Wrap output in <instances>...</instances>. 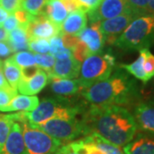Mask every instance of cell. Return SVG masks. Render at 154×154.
<instances>
[{"label":"cell","instance_id":"ee69618b","mask_svg":"<svg viewBox=\"0 0 154 154\" xmlns=\"http://www.w3.org/2000/svg\"><path fill=\"white\" fill-rule=\"evenodd\" d=\"M10 15L6 11H5L2 7H0V26H2V24L5 22L6 19L8 18Z\"/></svg>","mask_w":154,"mask_h":154},{"label":"cell","instance_id":"7bdbcfd3","mask_svg":"<svg viewBox=\"0 0 154 154\" xmlns=\"http://www.w3.org/2000/svg\"><path fill=\"white\" fill-rule=\"evenodd\" d=\"M88 145V144H87ZM86 154H105L102 151H100L99 149L95 147L94 146L92 145H88V150H87V153Z\"/></svg>","mask_w":154,"mask_h":154},{"label":"cell","instance_id":"603a6c76","mask_svg":"<svg viewBox=\"0 0 154 154\" xmlns=\"http://www.w3.org/2000/svg\"><path fill=\"white\" fill-rule=\"evenodd\" d=\"M144 60H145V49L140 51V56L138 58L132 63L129 64H122L121 68L125 69L131 75L135 77L138 80H140L144 84L148 82L146 73L144 71Z\"/></svg>","mask_w":154,"mask_h":154},{"label":"cell","instance_id":"d590c367","mask_svg":"<svg viewBox=\"0 0 154 154\" xmlns=\"http://www.w3.org/2000/svg\"><path fill=\"white\" fill-rule=\"evenodd\" d=\"M62 33V32H61ZM62 39H63V46L66 48L72 51L76 45L78 41L80 40L79 36H75L71 34H67V33H62Z\"/></svg>","mask_w":154,"mask_h":154},{"label":"cell","instance_id":"5bb4252c","mask_svg":"<svg viewBox=\"0 0 154 154\" xmlns=\"http://www.w3.org/2000/svg\"><path fill=\"white\" fill-rule=\"evenodd\" d=\"M88 17L86 12L79 9L69 13L61 27V32L67 34L79 36L80 33L87 28Z\"/></svg>","mask_w":154,"mask_h":154},{"label":"cell","instance_id":"44dd1931","mask_svg":"<svg viewBox=\"0 0 154 154\" xmlns=\"http://www.w3.org/2000/svg\"><path fill=\"white\" fill-rule=\"evenodd\" d=\"M28 34L26 29L20 27L8 33V42L11 45L13 52L28 50Z\"/></svg>","mask_w":154,"mask_h":154},{"label":"cell","instance_id":"7a4b0ae2","mask_svg":"<svg viewBox=\"0 0 154 154\" xmlns=\"http://www.w3.org/2000/svg\"><path fill=\"white\" fill-rule=\"evenodd\" d=\"M81 93L92 105L128 106L140 98L137 83L122 68L105 81L82 89Z\"/></svg>","mask_w":154,"mask_h":154},{"label":"cell","instance_id":"7dc6e473","mask_svg":"<svg viewBox=\"0 0 154 154\" xmlns=\"http://www.w3.org/2000/svg\"><path fill=\"white\" fill-rule=\"evenodd\" d=\"M2 69H3V63L0 60V70H2Z\"/></svg>","mask_w":154,"mask_h":154},{"label":"cell","instance_id":"1f68e13d","mask_svg":"<svg viewBox=\"0 0 154 154\" xmlns=\"http://www.w3.org/2000/svg\"><path fill=\"white\" fill-rule=\"evenodd\" d=\"M17 95V90H15L12 88L9 89L0 88V109L9 105L13 98Z\"/></svg>","mask_w":154,"mask_h":154},{"label":"cell","instance_id":"c3c4849f","mask_svg":"<svg viewBox=\"0 0 154 154\" xmlns=\"http://www.w3.org/2000/svg\"><path fill=\"white\" fill-rule=\"evenodd\" d=\"M153 82H154V81H153Z\"/></svg>","mask_w":154,"mask_h":154},{"label":"cell","instance_id":"74e56055","mask_svg":"<svg viewBox=\"0 0 154 154\" xmlns=\"http://www.w3.org/2000/svg\"><path fill=\"white\" fill-rule=\"evenodd\" d=\"M101 1L102 0H78L82 10H83L86 13L96 9L101 3Z\"/></svg>","mask_w":154,"mask_h":154},{"label":"cell","instance_id":"836d02e7","mask_svg":"<svg viewBox=\"0 0 154 154\" xmlns=\"http://www.w3.org/2000/svg\"><path fill=\"white\" fill-rule=\"evenodd\" d=\"M14 16L16 17L17 21L19 22L20 28H24L26 30H27L29 22H31V20H32V18L33 17L32 15H30L29 13H28L27 11L22 10V9H20V10L16 11L14 13Z\"/></svg>","mask_w":154,"mask_h":154},{"label":"cell","instance_id":"9c48e42d","mask_svg":"<svg viewBox=\"0 0 154 154\" xmlns=\"http://www.w3.org/2000/svg\"><path fill=\"white\" fill-rule=\"evenodd\" d=\"M28 38H51L61 33V28L50 21L42 13L33 16L27 28Z\"/></svg>","mask_w":154,"mask_h":154},{"label":"cell","instance_id":"3957f363","mask_svg":"<svg viewBox=\"0 0 154 154\" xmlns=\"http://www.w3.org/2000/svg\"><path fill=\"white\" fill-rule=\"evenodd\" d=\"M154 43V14L135 18L116 39L114 45L124 51L148 49Z\"/></svg>","mask_w":154,"mask_h":154},{"label":"cell","instance_id":"f35d334b","mask_svg":"<svg viewBox=\"0 0 154 154\" xmlns=\"http://www.w3.org/2000/svg\"><path fill=\"white\" fill-rule=\"evenodd\" d=\"M40 69L36 64L33 66H28L26 68H22V78L24 80H28L30 78L34 76L38 72Z\"/></svg>","mask_w":154,"mask_h":154},{"label":"cell","instance_id":"83f0119b","mask_svg":"<svg viewBox=\"0 0 154 154\" xmlns=\"http://www.w3.org/2000/svg\"><path fill=\"white\" fill-rule=\"evenodd\" d=\"M34 58L36 65L46 73L51 71L55 64V57L51 54H34Z\"/></svg>","mask_w":154,"mask_h":154},{"label":"cell","instance_id":"681fc988","mask_svg":"<svg viewBox=\"0 0 154 154\" xmlns=\"http://www.w3.org/2000/svg\"><path fill=\"white\" fill-rule=\"evenodd\" d=\"M0 116H1V115H0Z\"/></svg>","mask_w":154,"mask_h":154},{"label":"cell","instance_id":"2e32d148","mask_svg":"<svg viewBox=\"0 0 154 154\" xmlns=\"http://www.w3.org/2000/svg\"><path fill=\"white\" fill-rule=\"evenodd\" d=\"M51 90L56 97L68 98L75 95L82 88L78 80L72 79H61V78H50Z\"/></svg>","mask_w":154,"mask_h":154},{"label":"cell","instance_id":"5b68a950","mask_svg":"<svg viewBox=\"0 0 154 154\" xmlns=\"http://www.w3.org/2000/svg\"><path fill=\"white\" fill-rule=\"evenodd\" d=\"M31 126L42 130L63 143L70 142L80 136L88 135V131L84 122L77 117L51 118L41 124Z\"/></svg>","mask_w":154,"mask_h":154},{"label":"cell","instance_id":"8d00e7d4","mask_svg":"<svg viewBox=\"0 0 154 154\" xmlns=\"http://www.w3.org/2000/svg\"><path fill=\"white\" fill-rule=\"evenodd\" d=\"M2 27L4 28V29L5 30L7 33H10L12 30L19 28L20 25H19V22L17 21L16 17L14 16V14H11L8 17V18L5 21V22L2 24Z\"/></svg>","mask_w":154,"mask_h":154},{"label":"cell","instance_id":"30bf717a","mask_svg":"<svg viewBox=\"0 0 154 154\" xmlns=\"http://www.w3.org/2000/svg\"><path fill=\"white\" fill-rule=\"evenodd\" d=\"M100 22L91 23L79 35L80 40L88 46L90 55L99 54L104 51L105 40L99 29Z\"/></svg>","mask_w":154,"mask_h":154},{"label":"cell","instance_id":"4316f807","mask_svg":"<svg viewBox=\"0 0 154 154\" xmlns=\"http://www.w3.org/2000/svg\"><path fill=\"white\" fill-rule=\"evenodd\" d=\"M11 58L22 69L28 66H33V65L36 64L34 55L30 51H18L16 54L12 56Z\"/></svg>","mask_w":154,"mask_h":154},{"label":"cell","instance_id":"b9f144b4","mask_svg":"<svg viewBox=\"0 0 154 154\" xmlns=\"http://www.w3.org/2000/svg\"><path fill=\"white\" fill-rule=\"evenodd\" d=\"M0 88H5V89L11 88L8 82L6 81L5 75H4V72L2 71V70H0Z\"/></svg>","mask_w":154,"mask_h":154},{"label":"cell","instance_id":"d6a6232c","mask_svg":"<svg viewBox=\"0 0 154 154\" xmlns=\"http://www.w3.org/2000/svg\"><path fill=\"white\" fill-rule=\"evenodd\" d=\"M64 49H65V47L63 46V44L62 33L51 38V40H50V52H51V55L54 57L56 54H57L58 52H60Z\"/></svg>","mask_w":154,"mask_h":154},{"label":"cell","instance_id":"7402d4cb","mask_svg":"<svg viewBox=\"0 0 154 154\" xmlns=\"http://www.w3.org/2000/svg\"><path fill=\"white\" fill-rule=\"evenodd\" d=\"M4 75L9 85L15 90H17V86L22 78L21 68L12 60V58H7L4 63Z\"/></svg>","mask_w":154,"mask_h":154},{"label":"cell","instance_id":"277c9868","mask_svg":"<svg viewBox=\"0 0 154 154\" xmlns=\"http://www.w3.org/2000/svg\"><path fill=\"white\" fill-rule=\"evenodd\" d=\"M116 66V58L110 52L89 55L81 65L78 82L82 89L105 81L110 76Z\"/></svg>","mask_w":154,"mask_h":154},{"label":"cell","instance_id":"e0dca14e","mask_svg":"<svg viewBox=\"0 0 154 154\" xmlns=\"http://www.w3.org/2000/svg\"><path fill=\"white\" fill-rule=\"evenodd\" d=\"M124 154H154V137L139 134L122 148Z\"/></svg>","mask_w":154,"mask_h":154},{"label":"cell","instance_id":"484cf974","mask_svg":"<svg viewBox=\"0 0 154 154\" xmlns=\"http://www.w3.org/2000/svg\"><path fill=\"white\" fill-rule=\"evenodd\" d=\"M13 123L14 121L11 119L10 114L0 116V152L9 136Z\"/></svg>","mask_w":154,"mask_h":154},{"label":"cell","instance_id":"f546056e","mask_svg":"<svg viewBox=\"0 0 154 154\" xmlns=\"http://www.w3.org/2000/svg\"><path fill=\"white\" fill-rule=\"evenodd\" d=\"M144 71L147 80L150 81L154 77V55L149 49H145V60H144Z\"/></svg>","mask_w":154,"mask_h":154},{"label":"cell","instance_id":"cb8c5ba5","mask_svg":"<svg viewBox=\"0 0 154 154\" xmlns=\"http://www.w3.org/2000/svg\"><path fill=\"white\" fill-rule=\"evenodd\" d=\"M28 49L37 54H46L50 52V42L45 38H28Z\"/></svg>","mask_w":154,"mask_h":154},{"label":"cell","instance_id":"ac0fdd59","mask_svg":"<svg viewBox=\"0 0 154 154\" xmlns=\"http://www.w3.org/2000/svg\"><path fill=\"white\" fill-rule=\"evenodd\" d=\"M41 13L61 28L69 12L62 0H47Z\"/></svg>","mask_w":154,"mask_h":154},{"label":"cell","instance_id":"d4e9b609","mask_svg":"<svg viewBox=\"0 0 154 154\" xmlns=\"http://www.w3.org/2000/svg\"><path fill=\"white\" fill-rule=\"evenodd\" d=\"M47 0H21V7L32 16L39 15Z\"/></svg>","mask_w":154,"mask_h":154},{"label":"cell","instance_id":"4fadbf2b","mask_svg":"<svg viewBox=\"0 0 154 154\" xmlns=\"http://www.w3.org/2000/svg\"><path fill=\"white\" fill-rule=\"evenodd\" d=\"M134 119L137 126L146 133L154 136V105L139 103L134 107Z\"/></svg>","mask_w":154,"mask_h":154},{"label":"cell","instance_id":"bcb514c9","mask_svg":"<svg viewBox=\"0 0 154 154\" xmlns=\"http://www.w3.org/2000/svg\"><path fill=\"white\" fill-rule=\"evenodd\" d=\"M148 14H154V0H150L148 4Z\"/></svg>","mask_w":154,"mask_h":154},{"label":"cell","instance_id":"8fae6325","mask_svg":"<svg viewBox=\"0 0 154 154\" xmlns=\"http://www.w3.org/2000/svg\"><path fill=\"white\" fill-rule=\"evenodd\" d=\"M81 65L82 63L71 56L64 59L57 60L52 69L46 74L50 78L75 79L80 75Z\"/></svg>","mask_w":154,"mask_h":154},{"label":"cell","instance_id":"e575fe53","mask_svg":"<svg viewBox=\"0 0 154 154\" xmlns=\"http://www.w3.org/2000/svg\"><path fill=\"white\" fill-rule=\"evenodd\" d=\"M0 5L9 14H14L21 7V0H0Z\"/></svg>","mask_w":154,"mask_h":154},{"label":"cell","instance_id":"f6af8a7d","mask_svg":"<svg viewBox=\"0 0 154 154\" xmlns=\"http://www.w3.org/2000/svg\"><path fill=\"white\" fill-rule=\"evenodd\" d=\"M5 40H8V33L2 26H0V41H5Z\"/></svg>","mask_w":154,"mask_h":154},{"label":"cell","instance_id":"4dcf8cb0","mask_svg":"<svg viewBox=\"0 0 154 154\" xmlns=\"http://www.w3.org/2000/svg\"><path fill=\"white\" fill-rule=\"evenodd\" d=\"M72 55L75 60L82 63L90 55V52L88 51V46L82 40H79L75 48L72 50Z\"/></svg>","mask_w":154,"mask_h":154},{"label":"cell","instance_id":"ffe728a7","mask_svg":"<svg viewBox=\"0 0 154 154\" xmlns=\"http://www.w3.org/2000/svg\"><path fill=\"white\" fill-rule=\"evenodd\" d=\"M82 140L86 144L94 146L105 154H123L119 146L110 143V141L101 137L97 133H92L83 138Z\"/></svg>","mask_w":154,"mask_h":154},{"label":"cell","instance_id":"60d3db41","mask_svg":"<svg viewBox=\"0 0 154 154\" xmlns=\"http://www.w3.org/2000/svg\"><path fill=\"white\" fill-rule=\"evenodd\" d=\"M63 5L65 6L68 12H72V11H76L79 9H82L78 0H62Z\"/></svg>","mask_w":154,"mask_h":154},{"label":"cell","instance_id":"7c38bea8","mask_svg":"<svg viewBox=\"0 0 154 154\" xmlns=\"http://www.w3.org/2000/svg\"><path fill=\"white\" fill-rule=\"evenodd\" d=\"M0 154H27L23 140L22 127L17 122H14L11 132Z\"/></svg>","mask_w":154,"mask_h":154},{"label":"cell","instance_id":"52a82bcc","mask_svg":"<svg viewBox=\"0 0 154 154\" xmlns=\"http://www.w3.org/2000/svg\"><path fill=\"white\" fill-rule=\"evenodd\" d=\"M126 13L133 14L127 0H102L96 9L88 11V15L90 23H94L114 18Z\"/></svg>","mask_w":154,"mask_h":154},{"label":"cell","instance_id":"d6986e66","mask_svg":"<svg viewBox=\"0 0 154 154\" xmlns=\"http://www.w3.org/2000/svg\"><path fill=\"white\" fill-rule=\"evenodd\" d=\"M39 104L38 97L27 96V95H17L10 102V104L0 109L1 111H17L25 110L32 111Z\"/></svg>","mask_w":154,"mask_h":154},{"label":"cell","instance_id":"f1b7e54d","mask_svg":"<svg viewBox=\"0 0 154 154\" xmlns=\"http://www.w3.org/2000/svg\"><path fill=\"white\" fill-rule=\"evenodd\" d=\"M150 0H127L130 10L137 17L148 14V4Z\"/></svg>","mask_w":154,"mask_h":154},{"label":"cell","instance_id":"ab89813d","mask_svg":"<svg viewBox=\"0 0 154 154\" xmlns=\"http://www.w3.org/2000/svg\"><path fill=\"white\" fill-rule=\"evenodd\" d=\"M13 52V50L11 48V45L8 42V40L5 41H0V57H6L11 55Z\"/></svg>","mask_w":154,"mask_h":154},{"label":"cell","instance_id":"9a60e30c","mask_svg":"<svg viewBox=\"0 0 154 154\" xmlns=\"http://www.w3.org/2000/svg\"><path fill=\"white\" fill-rule=\"evenodd\" d=\"M48 83V75L43 69L38 72L32 78L24 80L21 78L17 86V90L24 95H35L38 94Z\"/></svg>","mask_w":154,"mask_h":154},{"label":"cell","instance_id":"8992f818","mask_svg":"<svg viewBox=\"0 0 154 154\" xmlns=\"http://www.w3.org/2000/svg\"><path fill=\"white\" fill-rule=\"evenodd\" d=\"M20 123L27 154H55L63 145V142L32 127L28 121Z\"/></svg>","mask_w":154,"mask_h":154},{"label":"cell","instance_id":"ba28073f","mask_svg":"<svg viewBox=\"0 0 154 154\" xmlns=\"http://www.w3.org/2000/svg\"><path fill=\"white\" fill-rule=\"evenodd\" d=\"M135 18H137V17L132 13H126L100 22L99 29L105 44L109 45L115 44L116 39Z\"/></svg>","mask_w":154,"mask_h":154},{"label":"cell","instance_id":"6da1fadb","mask_svg":"<svg viewBox=\"0 0 154 154\" xmlns=\"http://www.w3.org/2000/svg\"><path fill=\"white\" fill-rule=\"evenodd\" d=\"M82 120L88 134L97 133L117 146H124L134 138L138 126L130 111L119 105H91Z\"/></svg>","mask_w":154,"mask_h":154}]
</instances>
